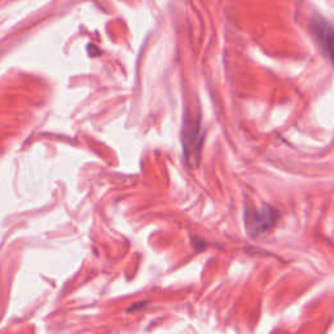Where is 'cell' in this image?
Here are the masks:
<instances>
[{
	"mask_svg": "<svg viewBox=\"0 0 334 334\" xmlns=\"http://www.w3.org/2000/svg\"><path fill=\"white\" fill-rule=\"evenodd\" d=\"M277 218V210L274 208L266 207V205L261 208H247L246 213H244L246 227L248 230L249 235L252 236L260 235V234L272 230Z\"/></svg>",
	"mask_w": 334,
	"mask_h": 334,
	"instance_id": "6da1fadb",
	"label": "cell"
},
{
	"mask_svg": "<svg viewBox=\"0 0 334 334\" xmlns=\"http://www.w3.org/2000/svg\"><path fill=\"white\" fill-rule=\"evenodd\" d=\"M311 31L321 51L334 63V26L325 18L316 17L311 24Z\"/></svg>",
	"mask_w": 334,
	"mask_h": 334,
	"instance_id": "7a4b0ae2",
	"label": "cell"
},
{
	"mask_svg": "<svg viewBox=\"0 0 334 334\" xmlns=\"http://www.w3.org/2000/svg\"><path fill=\"white\" fill-rule=\"evenodd\" d=\"M201 131H200V119H190L184 122L183 129V145L187 159H191L193 164H197L200 159V150H201Z\"/></svg>",
	"mask_w": 334,
	"mask_h": 334,
	"instance_id": "3957f363",
	"label": "cell"
}]
</instances>
